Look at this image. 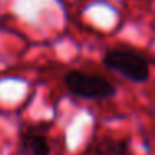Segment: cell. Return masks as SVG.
Masks as SVG:
<instances>
[{
	"label": "cell",
	"mask_w": 155,
	"mask_h": 155,
	"mask_svg": "<svg viewBox=\"0 0 155 155\" xmlns=\"http://www.w3.org/2000/svg\"><path fill=\"white\" fill-rule=\"evenodd\" d=\"M65 88L72 95L87 100H105L117 94V88L110 80L97 74H87L82 70H70L64 77Z\"/></svg>",
	"instance_id": "cell-2"
},
{
	"label": "cell",
	"mask_w": 155,
	"mask_h": 155,
	"mask_svg": "<svg viewBox=\"0 0 155 155\" xmlns=\"http://www.w3.org/2000/svg\"><path fill=\"white\" fill-rule=\"evenodd\" d=\"M88 155H132V150L127 140L104 137L95 142Z\"/></svg>",
	"instance_id": "cell-4"
},
{
	"label": "cell",
	"mask_w": 155,
	"mask_h": 155,
	"mask_svg": "<svg viewBox=\"0 0 155 155\" xmlns=\"http://www.w3.org/2000/svg\"><path fill=\"white\" fill-rule=\"evenodd\" d=\"M104 65L135 84H143L150 77V62L142 52L128 47L110 48L104 55Z\"/></svg>",
	"instance_id": "cell-1"
},
{
	"label": "cell",
	"mask_w": 155,
	"mask_h": 155,
	"mask_svg": "<svg viewBox=\"0 0 155 155\" xmlns=\"http://www.w3.org/2000/svg\"><path fill=\"white\" fill-rule=\"evenodd\" d=\"M20 153L22 155H50L52 147L48 138L40 132L27 130L20 137Z\"/></svg>",
	"instance_id": "cell-3"
}]
</instances>
